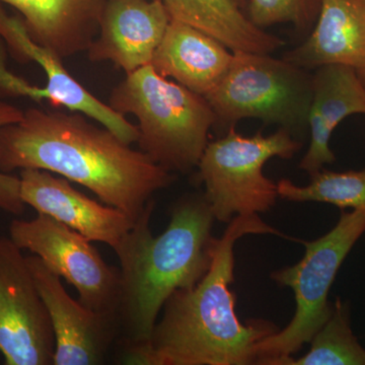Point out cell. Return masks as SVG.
<instances>
[{"label":"cell","mask_w":365,"mask_h":365,"mask_svg":"<svg viewBox=\"0 0 365 365\" xmlns=\"http://www.w3.org/2000/svg\"><path fill=\"white\" fill-rule=\"evenodd\" d=\"M227 128L253 118L302 141L309 129L313 74L270 54L235 51L222 81L204 97Z\"/></svg>","instance_id":"obj_5"},{"label":"cell","mask_w":365,"mask_h":365,"mask_svg":"<svg viewBox=\"0 0 365 365\" xmlns=\"http://www.w3.org/2000/svg\"><path fill=\"white\" fill-rule=\"evenodd\" d=\"M354 114H365V85L355 69L343 64L316 68L309 112L311 143L300 160V170L313 176L335 160L329 145L331 136L345 118Z\"/></svg>","instance_id":"obj_15"},{"label":"cell","mask_w":365,"mask_h":365,"mask_svg":"<svg viewBox=\"0 0 365 365\" xmlns=\"http://www.w3.org/2000/svg\"><path fill=\"white\" fill-rule=\"evenodd\" d=\"M309 343V352L287 365H365V349L350 326L349 306L340 299Z\"/></svg>","instance_id":"obj_19"},{"label":"cell","mask_w":365,"mask_h":365,"mask_svg":"<svg viewBox=\"0 0 365 365\" xmlns=\"http://www.w3.org/2000/svg\"><path fill=\"white\" fill-rule=\"evenodd\" d=\"M19 14L31 39L60 59L88 51L107 0H0Z\"/></svg>","instance_id":"obj_16"},{"label":"cell","mask_w":365,"mask_h":365,"mask_svg":"<svg viewBox=\"0 0 365 365\" xmlns=\"http://www.w3.org/2000/svg\"><path fill=\"white\" fill-rule=\"evenodd\" d=\"M278 196L292 202H323L340 209H365V169L331 172L322 169L307 186L288 179L277 182Z\"/></svg>","instance_id":"obj_20"},{"label":"cell","mask_w":365,"mask_h":365,"mask_svg":"<svg viewBox=\"0 0 365 365\" xmlns=\"http://www.w3.org/2000/svg\"><path fill=\"white\" fill-rule=\"evenodd\" d=\"M283 237L258 215L237 216L215 240L212 263L196 287L177 290L150 340L122 346L121 361L137 365L256 364L257 345L279 329L266 319L242 323L235 312V244L244 235Z\"/></svg>","instance_id":"obj_2"},{"label":"cell","mask_w":365,"mask_h":365,"mask_svg":"<svg viewBox=\"0 0 365 365\" xmlns=\"http://www.w3.org/2000/svg\"><path fill=\"white\" fill-rule=\"evenodd\" d=\"M319 9L321 0H248L247 14L264 30L278 24H292L304 33L314 28Z\"/></svg>","instance_id":"obj_21"},{"label":"cell","mask_w":365,"mask_h":365,"mask_svg":"<svg viewBox=\"0 0 365 365\" xmlns=\"http://www.w3.org/2000/svg\"><path fill=\"white\" fill-rule=\"evenodd\" d=\"M9 237L76 288L81 304L117 319L119 269L108 265L86 237L42 213L14 220Z\"/></svg>","instance_id":"obj_8"},{"label":"cell","mask_w":365,"mask_h":365,"mask_svg":"<svg viewBox=\"0 0 365 365\" xmlns=\"http://www.w3.org/2000/svg\"><path fill=\"white\" fill-rule=\"evenodd\" d=\"M24 116V111L16 106L0 101V127L16 123ZM26 204L21 196L20 177L0 170V209L14 215H21Z\"/></svg>","instance_id":"obj_22"},{"label":"cell","mask_w":365,"mask_h":365,"mask_svg":"<svg viewBox=\"0 0 365 365\" xmlns=\"http://www.w3.org/2000/svg\"><path fill=\"white\" fill-rule=\"evenodd\" d=\"M110 107L138 120L140 150L163 169H196L217 123L203 96L158 74L151 64L127 74L112 91Z\"/></svg>","instance_id":"obj_4"},{"label":"cell","mask_w":365,"mask_h":365,"mask_svg":"<svg viewBox=\"0 0 365 365\" xmlns=\"http://www.w3.org/2000/svg\"><path fill=\"white\" fill-rule=\"evenodd\" d=\"M34 279L54 333V365H98L105 362L113 342L119 335L115 317L98 313L72 299L61 277L46 266L39 257H26Z\"/></svg>","instance_id":"obj_10"},{"label":"cell","mask_w":365,"mask_h":365,"mask_svg":"<svg viewBox=\"0 0 365 365\" xmlns=\"http://www.w3.org/2000/svg\"><path fill=\"white\" fill-rule=\"evenodd\" d=\"M170 21L162 0H107L88 59L135 71L151 63Z\"/></svg>","instance_id":"obj_13"},{"label":"cell","mask_w":365,"mask_h":365,"mask_svg":"<svg viewBox=\"0 0 365 365\" xmlns=\"http://www.w3.org/2000/svg\"><path fill=\"white\" fill-rule=\"evenodd\" d=\"M364 232L365 209L342 211L328 234L299 241L306 248L302 260L271 274L276 283L294 292L297 311L283 330L259 342L256 364L287 365L292 355L311 342L332 311L328 295L336 275Z\"/></svg>","instance_id":"obj_6"},{"label":"cell","mask_w":365,"mask_h":365,"mask_svg":"<svg viewBox=\"0 0 365 365\" xmlns=\"http://www.w3.org/2000/svg\"><path fill=\"white\" fill-rule=\"evenodd\" d=\"M79 112L24 111L0 127V170L38 169L61 175L136 220L175 176Z\"/></svg>","instance_id":"obj_1"},{"label":"cell","mask_w":365,"mask_h":365,"mask_svg":"<svg viewBox=\"0 0 365 365\" xmlns=\"http://www.w3.org/2000/svg\"><path fill=\"white\" fill-rule=\"evenodd\" d=\"M155 208L151 199L114 250L120 263L117 321L122 346L148 342L170 295L196 287L212 263L215 218L203 194L180 198L158 237L150 230Z\"/></svg>","instance_id":"obj_3"},{"label":"cell","mask_w":365,"mask_h":365,"mask_svg":"<svg viewBox=\"0 0 365 365\" xmlns=\"http://www.w3.org/2000/svg\"><path fill=\"white\" fill-rule=\"evenodd\" d=\"M0 39L16 61L21 63L33 61L42 67L47 78L43 91L50 104L66 108L71 112L83 113L109 129L125 143H137L139 136L137 126L83 88L66 71L62 59L34 42L21 16L7 14L2 4H0Z\"/></svg>","instance_id":"obj_12"},{"label":"cell","mask_w":365,"mask_h":365,"mask_svg":"<svg viewBox=\"0 0 365 365\" xmlns=\"http://www.w3.org/2000/svg\"><path fill=\"white\" fill-rule=\"evenodd\" d=\"M282 58L304 69L350 66L365 85V0H321L309 37Z\"/></svg>","instance_id":"obj_14"},{"label":"cell","mask_w":365,"mask_h":365,"mask_svg":"<svg viewBox=\"0 0 365 365\" xmlns=\"http://www.w3.org/2000/svg\"><path fill=\"white\" fill-rule=\"evenodd\" d=\"M232 57V50L208 34L170 20L150 64L163 78L205 97L225 76Z\"/></svg>","instance_id":"obj_17"},{"label":"cell","mask_w":365,"mask_h":365,"mask_svg":"<svg viewBox=\"0 0 365 365\" xmlns=\"http://www.w3.org/2000/svg\"><path fill=\"white\" fill-rule=\"evenodd\" d=\"M21 196L26 205L76 230L91 242L117 248L135 220L120 209L88 198L66 179L48 170H21Z\"/></svg>","instance_id":"obj_11"},{"label":"cell","mask_w":365,"mask_h":365,"mask_svg":"<svg viewBox=\"0 0 365 365\" xmlns=\"http://www.w3.org/2000/svg\"><path fill=\"white\" fill-rule=\"evenodd\" d=\"M21 251L0 237V353L6 365H52L51 321Z\"/></svg>","instance_id":"obj_9"},{"label":"cell","mask_w":365,"mask_h":365,"mask_svg":"<svg viewBox=\"0 0 365 365\" xmlns=\"http://www.w3.org/2000/svg\"><path fill=\"white\" fill-rule=\"evenodd\" d=\"M302 148V141L282 128L269 136L262 132L244 136L232 126L209 143L197 178L205 187L203 195L215 220L230 223L237 216L270 210L279 196L277 182L264 175V165L274 158L290 160Z\"/></svg>","instance_id":"obj_7"},{"label":"cell","mask_w":365,"mask_h":365,"mask_svg":"<svg viewBox=\"0 0 365 365\" xmlns=\"http://www.w3.org/2000/svg\"><path fill=\"white\" fill-rule=\"evenodd\" d=\"M240 9L245 11V13L247 14V9H248V0H232ZM248 16V14H247Z\"/></svg>","instance_id":"obj_23"},{"label":"cell","mask_w":365,"mask_h":365,"mask_svg":"<svg viewBox=\"0 0 365 365\" xmlns=\"http://www.w3.org/2000/svg\"><path fill=\"white\" fill-rule=\"evenodd\" d=\"M170 20L182 21L235 51L271 54L284 41L250 20L232 0H162Z\"/></svg>","instance_id":"obj_18"}]
</instances>
